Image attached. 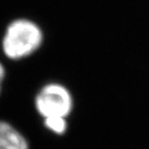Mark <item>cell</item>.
Wrapping results in <instances>:
<instances>
[{
	"instance_id": "1",
	"label": "cell",
	"mask_w": 149,
	"mask_h": 149,
	"mask_svg": "<svg viewBox=\"0 0 149 149\" xmlns=\"http://www.w3.org/2000/svg\"><path fill=\"white\" fill-rule=\"evenodd\" d=\"M44 42V32L33 20L16 19L6 27L1 49L6 57L13 61L22 60L39 50Z\"/></svg>"
},
{
	"instance_id": "2",
	"label": "cell",
	"mask_w": 149,
	"mask_h": 149,
	"mask_svg": "<svg viewBox=\"0 0 149 149\" xmlns=\"http://www.w3.org/2000/svg\"><path fill=\"white\" fill-rule=\"evenodd\" d=\"M35 109L43 119L67 118L73 111L74 100L70 90L58 82L42 86L35 96Z\"/></svg>"
},
{
	"instance_id": "3",
	"label": "cell",
	"mask_w": 149,
	"mask_h": 149,
	"mask_svg": "<svg viewBox=\"0 0 149 149\" xmlns=\"http://www.w3.org/2000/svg\"><path fill=\"white\" fill-rule=\"evenodd\" d=\"M0 148L29 149L27 139L16 127L7 121L0 120Z\"/></svg>"
},
{
	"instance_id": "4",
	"label": "cell",
	"mask_w": 149,
	"mask_h": 149,
	"mask_svg": "<svg viewBox=\"0 0 149 149\" xmlns=\"http://www.w3.org/2000/svg\"><path fill=\"white\" fill-rule=\"evenodd\" d=\"M44 126L49 132L58 136L65 134L68 129V123L66 118L62 117H52L44 119Z\"/></svg>"
},
{
	"instance_id": "5",
	"label": "cell",
	"mask_w": 149,
	"mask_h": 149,
	"mask_svg": "<svg viewBox=\"0 0 149 149\" xmlns=\"http://www.w3.org/2000/svg\"><path fill=\"white\" fill-rule=\"evenodd\" d=\"M6 77V69L4 65L2 64V62L0 61V83H3Z\"/></svg>"
},
{
	"instance_id": "6",
	"label": "cell",
	"mask_w": 149,
	"mask_h": 149,
	"mask_svg": "<svg viewBox=\"0 0 149 149\" xmlns=\"http://www.w3.org/2000/svg\"><path fill=\"white\" fill-rule=\"evenodd\" d=\"M1 91H2V83H0V94H1Z\"/></svg>"
},
{
	"instance_id": "7",
	"label": "cell",
	"mask_w": 149,
	"mask_h": 149,
	"mask_svg": "<svg viewBox=\"0 0 149 149\" xmlns=\"http://www.w3.org/2000/svg\"><path fill=\"white\" fill-rule=\"evenodd\" d=\"M0 149H4V148H0Z\"/></svg>"
}]
</instances>
